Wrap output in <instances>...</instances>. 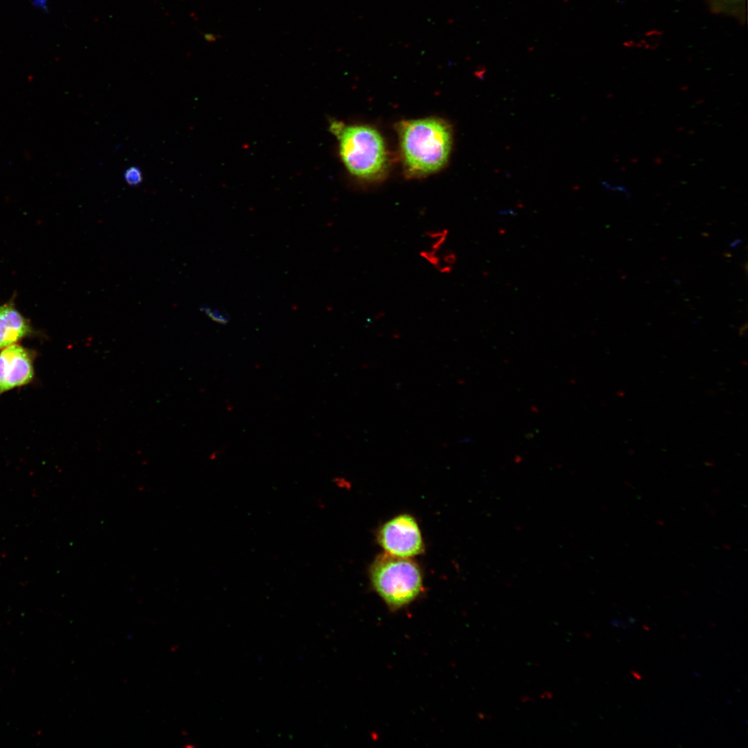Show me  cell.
<instances>
[{
    "label": "cell",
    "mask_w": 748,
    "mask_h": 748,
    "mask_svg": "<svg viewBox=\"0 0 748 748\" xmlns=\"http://www.w3.org/2000/svg\"><path fill=\"white\" fill-rule=\"evenodd\" d=\"M631 674H632V675H633V676H634V677L635 678H636L637 679H641V675H639V673H635V672H634V671H633V670H632V671H631Z\"/></svg>",
    "instance_id": "cell-11"
},
{
    "label": "cell",
    "mask_w": 748,
    "mask_h": 748,
    "mask_svg": "<svg viewBox=\"0 0 748 748\" xmlns=\"http://www.w3.org/2000/svg\"><path fill=\"white\" fill-rule=\"evenodd\" d=\"M201 310L211 318V320L224 324L228 322V318L226 315L224 314L219 310H213L208 306H202Z\"/></svg>",
    "instance_id": "cell-8"
},
{
    "label": "cell",
    "mask_w": 748,
    "mask_h": 748,
    "mask_svg": "<svg viewBox=\"0 0 748 748\" xmlns=\"http://www.w3.org/2000/svg\"><path fill=\"white\" fill-rule=\"evenodd\" d=\"M377 540L386 553L400 558L419 555L424 549L418 525L407 514L398 515L386 522L378 532Z\"/></svg>",
    "instance_id": "cell-4"
},
{
    "label": "cell",
    "mask_w": 748,
    "mask_h": 748,
    "mask_svg": "<svg viewBox=\"0 0 748 748\" xmlns=\"http://www.w3.org/2000/svg\"><path fill=\"white\" fill-rule=\"evenodd\" d=\"M124 179L128 185L138 186L143 181L141 170L137 166H130L125 171Z\"/></svg>",
    "instance_id": "cell-7"
},
{
    "label": "cell",
    "mask_w": 748,
    "mask_h": 748,
    "mask_svg": "<svg viewBox=\"0 0 748 748\" xmlns=\"http://www.w3.org/2000/svg\"><path fill=\"white\" fill-rule=\"evenodd\" d=\"M330 127L339 140L344 164L353 175L366 181L382 177L387 167V155L383 139L375 128L337 122Z\"/></svg>",
    "instance_id": "cell-2"
},
{
    "label": "cell",
    "mask_w": 748,
    "mask_h": 748,
    "mask_svg": "<svg viewBox=\"0 0 748 748\" xmlns=\"http://www.w3.org/2000/svg\"><path fill=\"white\" fill-rule=\"evenodd\" d=\"M370 576L373 588L392 610L411 603L422 589L420 569L409 558L380 555L371 565Z\"/></svg>",
    "instance_id": "cell-3"
},
{
    "label": "cell",
    "mask_w": 748,
    "mask_h": 748,
    "mask_svg": "<svg viewBox=\"0 0 748 748\" xmlns=\"http://www.w3.org/2000/svg\"><path fill=\"white\" fill-rule=\"evenodd\" d=\"M46 3L47 0H33V4L35 6H37L39 8H44V9L46 7Z\"/></svg>",
    "instance_id": "cell-9"
},
{
    "label": "cell",
    "mask_w": 748,
    "mask_h": 748,
    "mask_svg": "<svg viewBox=\"0 0 748 748\" xmlns=\"http://www.w3.org/2000/svg\"><path fill=\"white\" fill-rule=\"evenodd\" d=\"M33 350L12 344L0 351V394L30 383L34 377Z\"/></svg>",
    "instance_id": "cell-5"
},
{
    "label": "cell",
    "mask_w": 748,
    "mask_h": 748,
    "mask_svg": "<svg viewBox=\"0 0 748 748\" xmlns=\"http://www.w3.org/2000/svg\"><path fill=\"white\" fill-rule=\"evenodd\" d=\"M404 170L411 177L426 176L442 169L452 147L449 125L437 118L404 121L398 127Z\"/></svg>",
    "instance_id": "cell-1"
},
{
    "label": "cell",
    "mask_w": 748,
    "mask_h": 748,
    "mask_svg": "<svg viewBox=\"0 0 748 748\" xmlns=\"http://www.w3.org/2000/svg\"><path fill=\"white\" fill-rule=\"evenodd\" d=\"M30 332L28 321L13 305L0 306V350L16 344Z\"/></svg>",
    "instance_id": "cell-6"
},
{
    "label": "cell",
    "mask_w": 748,
    "mask_h": 748,
    "mask_svg": "<svg viewBox=\"0 0 748 748\" xmlns=\"http://www.w3.org/2000/svg\"><path fill=\"white\" fill-rule=\"evenodd\" d=\"M203 35L205 39L209 42H213L216 40V37L213 34L204 33Z\"/></svg>",
    "instance_id": "cell-10"
}]
</instances>
